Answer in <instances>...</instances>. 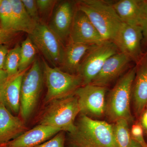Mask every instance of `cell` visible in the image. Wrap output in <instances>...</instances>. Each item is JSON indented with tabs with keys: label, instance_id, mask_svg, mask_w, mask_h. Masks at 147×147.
Instances as JSON below:
<instances>
[{
	"label": "cell",
	"instance_id": "obj_24",
	"mask_svg": "<svg viewBox=\"0 0 147 147\" xmlns=\"http://www.w3.org/2000/svg\"><path fill=\"white\" fill-rule=\"evenodd\" d=\"M12 26L13 12L10 0H0V28L5 30L13 31Z\"/></svg>",
	"mask_w": 147,
	"mask_h": 147
},
{
	"label": "cell",
	"instance_id": "obj_2",
	"mask_svg": "<svg viewBox=\"0 0 147 147\" xmlns=\"http://www.w3.org/2000/svg\"><path fill=\"white\" fill-rule=\"evenodd\" d=\"M76 7L87 15L103 41L113 42L123 22L113 4L101 0H83L77 2Z\"/></svg>",
	"mask_w": 147,
	"mask_h": 147
},
{
	"label": "cell",
	"instance_id": "obj_34",
	"mask_svg": "<svg viewBox=\"0 0 147 147\" xmlns=\"http://www.w3.org/2000/svg\"><path fill=\"white\" fill-rule=\"evenodd\" d=\"M130 147H142L139 143H137L133 139L131 140V144Z\"/></svg>",
	"mask_w": 147,
	"mask_h": 147
},
{
	"label": "cell",
	"instance_id": "obj_12",
	"mask_svg": "<svg viewBox=\"0 0 147 147\" xmlns=\"http://www.w3.org/2000/svg\"><path fill=\"white\" fill-rule=\"evenodd\" d=\"M137 64L131 97L134 113L139 117L144 112L147 102V55L143 56Z\"/></svg>",
	"mask_w": 147,
	"mask_h": 147
},
{
	"label": "cell",
	"instance_id": "obj_31",
	"mask_svg": "<svg viewBox=\"0 0 147 147\" xmlns=\"http://www.w3.org/2000/svg\"><path fill=\"white\" fill-rule=\"evenodd\" d=\"M8 47L4 44H0V67L4 69L5 62L9 52Z\"/></svg>",
	"mask_w": 147,
	"mask_h": 147
},
{
	"label": "cell",
	"instance_id": "obj_30",
	"mask_svg": "<svg viewBox=\"0 0 147 147\" xmlns=\"http://www.w3.org/2000/svg\"><path fill=\"white\" fill-rule=\"evenodd\" d=\"M16 33L13 31L5 30L0 28V44L5 45L10 42Z\"/></svg>",
	"mask_w": 147,
	"mask_h": 147
},
{
	"label": "cell",
	"instance_id": "obj_18",
	"mask_svg": "<svg viewBox=\"0 0 147 147\" xmlns=\"http://www.w3.org/2000/svg\"><path fill=\"white\" fill-rule=\"evenodd\" d=\"M94 45L69 41L65 47L63 59L61 65L66 72L74 74L78 73L82 59Z\"/></svg>",
	"mask_w": 147,
	"mask_h": 147
},
{
	"label": "cell",
	"instance_id": "obj_21",
	"mask_svg": "<svg viewBox=\"0 0 147 147\" xmlns=\"http://www.w3.org/2000/svg\"><path fill=\"white\" fill-rule=\"evenodd\" d=\"M38 51L37 48L29 36L22 42L18 72H22L28 69L29 67L35 60Z\"/></svg>",
	"mask_w": 147,
	"mask_h": 147
},
{
	"label": "cell",
	"instance_id": "obj_29",
	"mask_svg": "<svg viewBox=\"0 0 147 147\" xmlns=\"http://www.w3.org/2000/svg\"><path fill=\"white\" fill-rule=\"evenodd\" d=\"M57 1L55 0H36L39 13H47L53 8Z\"/></svg>",
	"mask_w": 147,
	"mask_h": 147
},
{
	"label": "cell",
	"instance_id": "obj_3",
	"mask_svg": "<svg viewBox=\"0 0 147 147\" xmlns=\"http://www.w3.org/2000/svg\"><path fill=\"white\" fill-rule=\"evenodd\" d=\"M136 71V66L129 69L119 79L108 94L105 114L111 121L124 119L129 123L133 122L130 103Z\"/></svg>",
	"mask_w": 147,
	"mask_h": 147
},
{
	"label": "cell",
	"instance_id": "obj_14",
	"mask_svg": "<svg viewBox=\"0 0 147 147\" xmlns=\"http://www.w3.org/2000/svg\"><path fill=\"white\" fill-rule=\"evenodd\" d=\"M61 131L56 127L39 124L5 144L4 147H34Z\"/></svg>",
	"mask_w": 147,
	"mask_h": 147
},
{
	"label": "cell",
	"instance_id": "obj_4",
	"mask_svg": "<svg viewBox=\"0 0 147 147\" xmlns=\"http://www.w3.org/2000/svg\"><path fill=\"white\" fill-rule=\"evenodd\" d=\"M40 119V124L56 127L69 134L76 129L75 120L80 113L78 99L74 94L49 102Z\"/></svg>",
	"mask_w": 147,
	"mask_h": 147
},
{
	"label": "cell",
	"instance_id": "obj_6",
	"mask_svg": "<svg viewBox=\"0 0 147 147\" xmlns=\"http://www.w3.org/2000/svg\"><path fill=\"white\" fill-rule=\"evenodd\" d=\"M43 81L41 65L38 60H35L25 73L21 84L20 112L24 120L30 117L35 108Z\"/></svg>",
	"mask_w": 147,
	"mask_h": 147
},
{
	"label": "cell",
	"instance_id": "obj_33",
	"mask_svg": "<svg viewBox=\"0 0 147 147\" xmlns=\"http://www.w3.org/2000/svg\"><path fill=\"white\" fill-rule=\"evenodd\" d=\"M141 118V125L143 129L147 132V110L142 113Z\"/></svg>",
	"mask_w": 147,
	"mask_h": 147
},
{
	"label": "cell",
	"instance_id": "obj_17",
	"mask_svg": "<svg viewBox=\"0 0 147 147\" xmlns=\"http://www.w3.org/2000/svg\"><path fill=\"white\" fill-rule=\"evenodd\" d=\"M22 121L14 116L0 101V144H5L26 131Z\"/></svg>",
	"mask_w": 147,
	"mask_h": 147
},
{
	"label": "cell",
	"instance_id": "obj_32",
	"mask_svg": "<svg viewBox=\"0 0 147 147\" xmlns=\"http://www.w3.org/2000/svg\"><path fill=\"white\" fill-rule=\"evenodd\" d=\"M9 79L7 72L3 69L0 67V86L5 84Z\"/></svg>",
	"mask_w": 147,
	"mask_h": 147
},
{
	"label": "cell",
	"instance_id": "obj_35",
	"mask_svg": "<svg viewBox=\"0 0 147 147\" xmlns=\"http://www.w3.org/2000/svg\"><path fill=\"white\" fill-rule=\"evenodd\" d=\"M146 106L147 107V104H146Z\"/></svg>",
	"mask_w": 147,
	"mask_h": 147
},
{
	"label": "cell",
	"instance_id": "obj_23",
	"mask_svg": "<svg viewBox=\"0 0 147 147\" xmlns=\"http://www.w3.org/2000/svg\"><path fill=\"white\" fill-rule=\"evenodd\" d=\"M21 46L17 45L9 50L6 57L4 69L8 74L9 78L18 73V67L20 61Z\"/></svg>",
	"mask_w": 147,
	"mask_h": 147
},
{
	"label": "cell",
	"instance_id": "obj_22",
	"mask_svg": "<svg viewBox=\"0 0 147 147\" xmlns=\"http://www.w3.org/2000/svg\"><path fill=\"white\" fill-rule=\"evenodd\" d=\"M113 124V133L118 147H130L131 139L128 121L120 119Z\"/></svg>",
	"mask_w": 147,
	"mask_h": 147
},
{
	"label": "cell",
	"instance_id": "obj_27",
	"mask_svg": "<svg viewBox=\"0 0 147 147\" xmlns=\"http://www.w3.org/2000/svg\"><path fill=\"white\" fill-rule=\"evenodd\" d=\"M144 129L141 124L135 123L131 127L130 134L131 139L136 141L142 147H147V144L144 137Z\"/></svg>",
	"mask_w": 147,
	"mask_h": 147
},
{
	"label": "cell",
	"instance_id": "obj_20",
	"mask_svg": "<svg viewBox=\"0 0 147 147\" xmlns=\"http://www.w3.org/2000/svg\"><path fill=\"white\" fill-rule=\"evenodd\" d=\"M143 1L121 0L113 4L123 23L139 25Z\"/></svg>",
	"mask_w": 147,
	"mask_h": 147
},
{
	"label": "cell",
	"instance_id": "obj_10",
	"mask_svg": "<svg viewBox=\"0 0 147 147\" xmlns=\"http://www.w3.org/2000/svg\"><path fill=\"white\" fill-rule=\"evenodd\" d=\"M143 36L139 25L123 23L113 42L120 52L137 64L143 57L141 49Z\"/></svg>",
	"mask_w": 147,
	"mask_h": 147
},
{
	"label": "cell",
	"instance_id": "obj_7",
	"mask_svg": "<svg viewBox=\"0 0 147 147\" xmlns=\"http://www.w3.org/2000/svg\"><path fill=\"white\" fill-rule=\"evenodd\" d=\"M36 47L55 67L61 65L65 46L60 38L48 25L40 21L28 35Z\"/></svg>",
	"mask_w": 147,
	"mask_h": 147
},
{
	"label": "cell",
	"instance_id": "obj_16",
	"mask_svg": "<svg viewBox=\"0 0 147 147\" xmlns=\"http://www.w3.org/2000/svg\"><path fill=\"white\" fill-rule=\"evenodd\" d=\"M28 69L18 72L0 86V101L11 113L18 114L20 112L21 84Z\"/></svg>",
	"mask_w": 147,
	"mask_h": 147
},
{
	"label": "cell",
	"instance_id": "obj_5",
	"mask_svg": "<svg viewBox=\"0 0 147 147\" xmlns=\"http://www.w3.org/2000/svg\"><path fill=\"white\" fill-rule=\"evenodd\" d=\"M42 64L47 87L46 102L72 95L83 86L82 77L78 74L68 73L57 67H51L44 59Z\"/></svg>",
	"mask_w": 147,
	"mask_h": 147
},
{
	"label": "cell",
	"instance_id": "obj_1",
	"mask_svg": "<svg viewBox=\"0 0 147 147\" xmlns=\"http://www.w3.org/2000/svg\"><path fill=\"white\" fill-rule=\"evenodd\" d=\"M75 125V131L69 134L73 147H118L113 124L81 114Z\"/></svg>",
	"mask_w": 147,
	"mask_h": 147
},
{
	"label": "cell",
	"instance_id": "obj_19",
	"mask_svg": "<svg viewBox=\"0 0 147 147\" xmlns=\"http://www.w3.org/2000/svg\"><path fill=\"white\" fill-rule=\"evenodd\" d=\"M13 12L12 30L31 34L36 26L35 22L24 7L21 0H10Z\"/></svg>",
	"mask_w": 147,
	"mask_h": 147
},
{
	"label": "cell",
	"instance_id": "obj_13",
	"mask_svg": "<svg viewBox=\"0 0 147 147\" xmlns=\"http://www.w3.org/2000/svg\"><path fill=\"white\" fill-rule=\"evenodd\" d=\"M130 59L123 53L119 52L106 61L102 69L91 84L106 87L123 72Z\"/></svg>",
	"mask_w": 147,
	"mask_h": 147
},
{
	"label": "cell",
	"instance_id": "obj_8",
	"mask_svg": "<svg viewBox=\"0 0 147 147\" xmlns=\"http://www.w3.org/2000/svg\"><path fill=\"white\" fill-rule=\"evenodd\" d=\"M118 51L115 44L111 41H103L91 48L82 61L77 73L82 77L83 86L90 84L108 58Z\"/></svg>",
	"mask_w": 147,
	"mask_h": 147
},
{
	"label": "cell",
	"instance_id": "obj_15",
	"mask_svg": "<svg viewBox=\"0 0 147 147\" xmlns=\"http://www.w3.org/2000/svg\"><path fill=\"white\" fill-rule=\"evenodd\" d=\"M74 11L71 2H62L57 7L48 25L63 43L69 37Z\"/></svg>",
	"mask_w": 147,
	"mask_h": 147
},
{
	"label": "cell",
	"instance_id": "obj_26",
	"mask_svg": "<svg viewBox=\"0 0 147 147\" xmlns=\"http://www.w3.org/2000/svg\"><path fill=\"white\" fill-rule=\"evenodd\" d=\"M65 137L63 131H61L52 139L34 147H65Z\"/></svg>",
	"mask_w": 147,
	"mask_h": 147
},
{
	"label": "cell",
	"instance_id": "obj_28",
	"mask_svg": "<svg viewBox=\"0 0 147 147\" xmlns=\"http://www.w3.org/2000/svg\"><path fill=\"white\" fill-rule=\"evenodd\" d=\"M139 25L142 29L143 36L147 40V1H143Z\"/></svg>",
	"mask_w": 147,
	"mask_h": 147
},
{
	"label": "cell",
	"instance_id": "obj_25",
	"mask_svg": "<svg viewBox=\"0 0 147 147\" xmlns=\"http://www.w3.org/2000/svg\"><path fill=\"white\" fill-rule=\"evenodd\" d=\"M25 9L32 19L38 23L40 21L36 0H21Z\"/></svg>",
	"mask_w": 147,
	"mask_h": 147
},
{
	"label": "cell",
	"instance_id": "obj_11",
	"mask_svg": "<svg viewBox=\"0 0 147 147\" xmlns=\"http://www.w3.org/2000/svg\"><path fill=\"white\" fill-rule=\"evenodd\" d=\"M69 38L70 42L90 45H98L104 41L87 15L77 7Z\"/></svg>",
	"mask_w": 147,
	"mask_h": 147
},
{
	"label": "cell",
	"instance_id": "obj_9",
	"mask_svg": "<svg viewBox=\"0 0 147 147\" xmlns=\"http://www.w3.org/2000/svg\"><path fill=\"white\" fill-rule=\"evenodd\" d=\"M106 87L91 84L79 87L74 94L77 97L80 113L90 117L100 118L105 113Z\"/></svg>",
	"mask_w": 147,
	"mask_h": 147
}]
</instances>
